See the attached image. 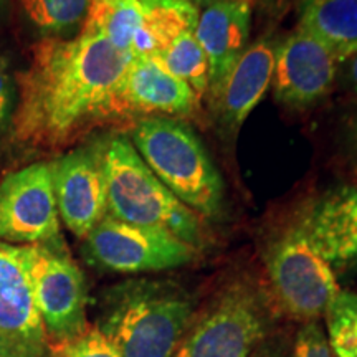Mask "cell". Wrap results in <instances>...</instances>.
<instances>
[{
	"instance_id": "6da1fadb",
	"label": "cell",
	"mask_w": 357,
	"mask_h": 357,
	"mask_svg": "<svg viewBox=\"0 0 357 357\" xmlns=\"http://www.w3.org/2000/svg\"><path fill=\"white\" fill-rule=\"evenodd\" d=\"M131 60V53L86 26L73 37L40 38L17 78L13 141L58 151L95 128L126 124L119 88Z\"/></svg>"
},
{
	"instance_id": "7a4b0ae2",
	"label": "cell",
	"mask_w": 357,
	"mask_h": 357,
	"mask_svg": "<svg viewBox=\"0 0 357 357\" xmlns=\"http://www.w3.org/2000/svg\"><path fill=\"white\" fill-rule=\"evenodd\" d=\"M195 305V298L174 281L128 280L102 294L96 329L119 357H174Z\"/></svg>"
},
{
	"instance_id": "3957f363",
	"label": "cell",
	"mask_w": 357,
	"mask_h": 357,
	"mask_svg": "<svg viewBox=\"0 0 357 357\" xmlns=\"http://www.w3.org/2000/svg\"><path fill=\"white\" fill-rule=\"evenodd\" d=\"M102 142V166L108 187V215L172 234L197 250L202 245V222L147 167L124 134Z\"/></svg>"
},
{
	"instance_id": "277c9868",
	"label": "cell",
	"mask_w": 357,
	"mask_h": 357,
	"mask_svg": "<svg viewBox=\"0 0 357 357\" xmlns=\"http://www.w3.org/2000/svg\"><path fill=\"white\" fill-rule=\"evenodd\" d=\"M129 139L147 167L199 217L222 212L225 185L202 141L178 119L142 118Z\"/></svg>"
},
{
	"instance_id": "5b68a950",
	"label": "cell",
	"mask_w": 357,
	"mask_h": 357,
	"mask_svg": "<svg viewBox=\"0 0 357 357\" xmlns=\"http://www.w3.org/2000/svg\"><path fill=\"white\" fill-rule=\"evenodd\" d=\"M33 298L48 349L70 344L88 331V289L63 236L48 243L26 245Z\"/></svg>"
},
{
	"instance_id": "8992f818",
	"label": "cell",
	"mask_w": 357,
	"mask_h": 357,
	"mask_svg": "<svg viewBox=\"0 0 357 357\" xmlns=\"http://www.w3.org/2000/svg\"><path fill=\"white\" fill-rule=\"evenodd\" d=\"M83 255L89 265L114 273L136 275L184 266L195 250L169 231L106 215L84 236Z\"/></svg>"
},
{
	"instance_id": "52a82bcc",
	"label": "cell",
	"mask_w": 357,
	"mask_h": 357,
	"mask_svg": "<svg viewBox=\"0 0 357 357\" xmlns=\"http://www.w3.org/2000/svg\"><path fill=\"white\" fill-rule=\"evenodd\" d=\"M270 283L280 305L301 321L324 316L339 289L334 270L298 225L278 236L266 257Z\"/></svg>"
},
{
	"instance_id": "ba28073f",
	"label": "cell",
	"mask_w": 357,
	"mask_h": 357,
	"mask_svg": "<svg viewBox=\"0 0 357 357\" xmlns=\"http://www.w3.org/2000/svg\"><path fill=\"white\" fill-rule=\"evenodd\" d=\"M265 334L266 318L257 294L238 284L190 324L174 357H248Z\"/></svg>"
},
{
	"instance_id": "9c48e42d",
	"label": "cell",
	"mask_w": 357,
	"mask_h": 357,
	"mask_svg": "<svg viewBox=\"0 0 357 357\" xmlns=\"http://www.w3.org/2000/svg\"><path fill=\"white\" fill-rule=\"evenodd\" d=\"M61 238L50 162H33L0 182V242L40 245Z\"/></svg>"
},
{
	"instance_id": "30bf717a",
	"label": "cell",
	"mask_w": 357,
	"mask_h": 357,
	"mask_svg": "<svg viewBox=\"0 0 357 357\" xmlns=\"http://www.w3.org/2000/svg\"><path fill=\"white\" fill-rule=\"evenodd\" d=\"M50 169L60 220L75 236L84 238L108 215L101 139L60 155Z\"/></svg>"
},
{
	"instance_id": "8fae6325",
	"label": "cell",
	"mask_w": 357,
	"mask_h": 357,
	"mask_svg": "<svg viewBox=\"0 0 357 357\" xmlns=\"http://www.w3.org/2000/svg\"><path fill=\"white\" fill-rule=\"evenodd\" d=\"M337 66L334 53L298 26L275 50V100L293 109L311 108L329 95Z\"/></svg>"
},
{
	"instance_id": "7c38bea8",
	"label": "cell",
	"mask_w": 357,
	"mask_h": 357,
	"mask_svg": "<svg viewBox=\"0 0 357 357\" xmlns=\"http://www.w3.org/2000/svg\"><path fill=\"white\" fill-rule=\"evenodd\" d=\"M119 108L126 124L142 118H195L200 96L149 56H132L121 88Z\"/></svg>"
},
{
	"instance_id": "4fadbf2b",
	"label": "cell",
	"mask_w": 357,
	"mask_h": 357,
	"mask_svg": "<svg viewBox=\"0 0 357 357\" xmlns=\"http://www.w3.org/2000/svg\"><path fill=\"white\" fill-rule=\"evenodd\" d=\"M298 227L333 270H357V187H337L312 200Z\"/></svg>"
},
{
	"instance_id": "5bb4252c",
	"label": "cell",
	"mask_w": 357,
	"mask_h": 357,
	"mask_svg": "<svg viewBox=\"0 0 357 357\" xmlns=\"http://www.w3.org/2000/svg\"><path fill=\"white\" fill-rule=\"evenodd\" d=\"M252 3L220 0L199 13L195 35L208 61V96L215 102L223 83L248 48Z\"/></svg>"
},
{
	"instance_id": "9a60e30c",
	"label": "cell",
	"mask_w": 357,
	"mask_h": 357,
	"mask_svg": "<svg viewBox=\"0 0 357 357\" xmlns=\"http://www.w3.org/2000/svg\"><path fill=\"white\" fill-rule=\"evenodd\" d=\"M0 333L26 344L48 347L35 305L26 245L0 242Z\"/></svg>"
},
{
	"instance_id": "2e32d148",
	"label": "cell",
	"mask_w": 357,
	"mask_h": 357,
	"mask_svg": "<svg viewBox=\"0 0 357 357\" xmlns=\"http://www.w3.org/2000/svg\"><path fill=\"white\" fill-rule=\"evenodd\" d=\"M276 47L263 38L250 45L223 83L215 105L229 131H238L271 86Z\"/></svg>"
},
{
	"instance_id": "e0dca14e",
	"label": "cell",
	"mask_w": 357,
	"mask_h": 357,
	"mask_svg": "<svg viewBox=\"0 0 357 357\" xmlns=\"http://www.w3.org/2000/svg\"><path fill=\"white\" fill-rule=\"evenodd\" d=\"M300 29L344 63L357 53V0H301Z\"/></svg>"
},
{
	"instance_id": "ac0fdd59",
	"label": "cell",
	"mask_w": 357,
	"mask_h": 357,
	"mask_svg": "<svg viewBox=\"0 0 357 357\" xmlns=\"http://www.w3.org/2000/svg\"><path fill=\"white\" fill-rule=\"evenodd\" d=\"M199 10L189 0H162L144 7V22L131 47L132 56L155 58L185 30L195 29Z\"/></svg>"
},
{
	"instance_id": "d6986e66",
	"label": "cell",
	"mask_w": 357,
	"mask_h": 357,
	"mask_svg": "<svg viewBox=\"0 0 357 357\" xmlns=\"http://www.w3.org/2000/svg\"><path fill=\"white\" fill-rule=\"evenodd\" d=\"M144 22L139 0H88L83 25L96 30L116 48L131 53V47Z\"/></svg>"
},
{
	"instance_id": "ffe728a7",
	"label": "cell",
	"mask_w": 357,
	"mask_h": 357,
	"mask_svg": "<svg viewBox=\"0 0 357 357\" xmlns=\"http://www.w3.org/2000/svg\"><path fill=\"white\" fill-rule=\"evenodd\" d=\"M202 98L208 91V61L195 29L185 30L154 58Z\"/></svg>"
},
{
	"instance_id": "44dd1931",
	"label": "cell",
	"mask_w": 357,
	"mask_h": 357,
	"mask_svg": "<svg viewBox=\"0 0 357 357\" xmlns=\"http://www.w3.org/2000/svg\"><path fill=\"white\" fill-rule=\"evenodd\" d=\"M26 20L43 37H73L86 17L88 0H19Z\"/></svg>"
},
{
	"instance_id": "7402d4cb",
	"label": "cell",
	"mask_w": 357,
	"mask_h": 357,
	"mask_svg": "<svg viewBox=\"0 0 357 357\" xmlns=\"http://www.w3.org/2000/svg\"><path fill=\"white\" fill-rule=\"evenodd\" d=\"M328 342L336 357H357V294L339 291L324 312Z\"/></svg>"
},
{
	"instance_id": "603a6c76",
	"label": "cell",
	"mask_w": 357,
	"mask_h": 357,
	"mask_svg": "<svg viewBox=\"0 0 357 357\" xmlns=\"http://www.w3.org/2000/svg\"><path fill=\"white\" fill-rule=\"evenodd\" d=\"M17 111V79L3 58H0V139L12 134Z\"/></svg>"
},
{
	"instance_id": "cb8c5ba5",
	"label": "cell",
	"mask_w": 357,
	"mask_h": 357,
	"mask_svg": "<svg viewBox=\"0 0 357 357\" xmlns=\"http://www.w3.org/2000/svg\"><path fill=\"white\" fill-rule=\"evenodd\" d=\"M60 349L63 351L65 357H119L114 347L96 328L88 329L83 336L61 346Z\"/></svg>"
},
{
	"instance_id": "d4e9b609",
	"label": "cell",
	"mask_w": 357,
	"mask_h": 357,
	"mask_svg": "<svg viewBox=\"0 0 357 357\" xmlns=\"http://www.w3.org/2000/svg\"><path fill=\"white\" fill-rule=\"evenodd\" d=\"M294 357H336L316 321L306 323L298 333L294 341Z\"/></svg>"
},
{
	"instance_id": "484cf974",
	"label": "cell",
	"mask_w": 357,
	"mask_h": 357,
	"mask_svg": "<svg viewBox=\"0 0 357 357\" xmlns=\"http://www.w3.org/2000/svg\"><path fill=\"white\" fill-rule=\"evenodd\" d=\"M0 357H50V349L26 344L0 333Z\"/></svg>"
},
{
	"instance_id": "4316f807",
	"label": "cell",
	"mask_w": 357,
	"mask_h": 357,
	"mask_svg": "<svg viewBox=\"0 0 357 357\" xmlns=\"http://www.w3.org/2000/svg\"><path fill=\"white\" fill-rule=\"evenodd\" d=\"M346 63L347 65L344 70V78L347 82V86H349L357 95V53L356 55H352Z\"/></svg>"
},
{
	"instance_id": "83f0119b",
	"label": "cell",
	"mask_w": 357,
	"mask_h": 357,
	"mask_svg": "<svg viewBox=\"0 0 357 357\" xmlns=\"http://www.w3.org/2000/svg\"><path fill=\"white\" fill-rule=\"evenodd\" d=\"M347 131H349V142H351L352 149H354V153L357 154V114L352 118L349 129H347Z\"/></svg>"
},
{
	"instance_id": "f1b7e54d",
	"label": "cell",
	"mask_w": 357,
	"mask_h": 357,
	"mask_svg": "<svg viewBox=\"0 0 357 357\" xmlns=\"http://www.w3.org/2000/svg\"><path fill=\"white\" fill-rule=\"evenodd\" d=\"M189 2L194 3L195 7H207V6H211V3L220 2V0H189Z\"/></svg>"
},
{
	"instance_id": "f546056e",
	"label": "cell",
	"mask_w": 357,
	"mask_h": 357,
	"mask_svg": "<svg viewBox=\"0 0 357 357\" xmlns=\"http://www.w3.org/2000/svg\"><path fill=\"white\" fill-rule=\"evenodd\" d=\"M50 357H65L60 347H50Z\"/></svg>"
},
{
	"instance_id": "4dcf8cb0",
	"label": "cell",
	"mask_w": 357,
	"mask_h": 357,
	"mask_svg": "<svg viewBox=\"0 0 357 357\" xmlns=\"http://www.w3.org/2000/svg\"><path fill=\"white\" fill-rule=\"evenodd\" d=\"M139 2H141L144 7H149V6H154V3L162 2V0H139Z\"/></svg>"
},
{
	"instance_id": "1f68e13d",
	"label": "cell",
	"mask_w": 357,
	"mask_h": 357,
	"mask_svg": "<svg viewBox=\"0 0 357 357\" xmlns=\"http://www.w3.org/2000/svg\"><path fill=\"white\" fill-rule=\"evenodd\" d=\"M6 2H7V0H0V13H2L3 7H6Z\"/></svg>"
},
{
	"instance_id": "d6a6232c",
	"label": "cell",
	"mask_w": 357,
	"mask_h": 357,
	"mask_svg": "<svg viewBox=\"0 0 357 357\" xmlns=\"http://www.w3.org/2000/svg\"><path fill=\"white\" fill-rule=\"evenodd\" d=\"M248 2H250V3H252V6H253V3H255V2H258V0H248Z\"/></svg>"
},
{
	"instance_id": "836d02e7",
	"label": "cell",
	"mask_w": 357,
	"mask_h": 357,
	"mask_svg": "<svg viewBox=\"0 0 357 357\" xmlns=\"http://www.w3.org/2000/svg\"><path fill=\"white\" fill-rule=\"evenodd\" d=\"M261 357H276V356H268V354H266V356H261Z\"/></svg>"
}]
</instances>
